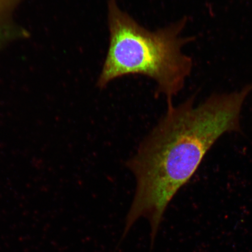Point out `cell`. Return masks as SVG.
I'll use <instances>...</instances> for the list:
<instances>
[{
  "instance_id": "1",
  "label": "cell",
  "mask_w": 252,
  "mask_h": 252,
  "mask_svg": "<svg viewBox=\"0 0 252 252\" xmlns=\"http://www.w3.org/2000/svg\"><path fill=\"white\" fill-rule=\"evenodd\" d=\"M252 92V83L231 93L212 94L197 106L195 94L178 106L167 102L165 115L127 162L136 184L122 241L145 219L150 223L153 250L173 198L220 137L241 131L242 109Z\"/></svg>"
},
{
  "instance_id": "2",
  "label": "cell",
  "mask_w": 252,
  "mask_h": 252,
  "mask_svg": "<svg viewBox=\"0 0 252 252\" xmlns=\"http://www.w3.org/2000/svg\"><path fill=\"white\" fill-rule=\"evenodd\" d=\"M107 6L109 43L97 86L102 89L116 79L144 75L156 82L158 94L172 102L193 68L191 58L182 52L196 39L182 36L189 18L151 31L123 10L117 0H108Z\"/></svg>"
}]
</instances>
